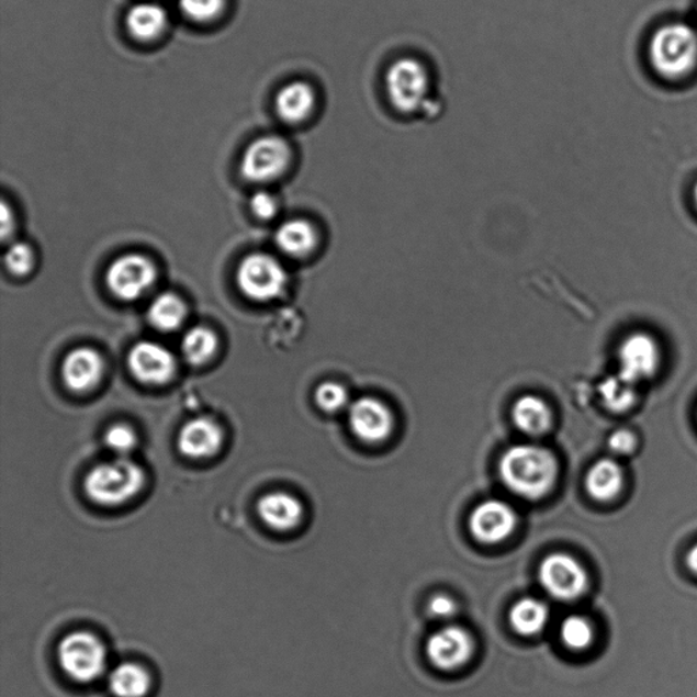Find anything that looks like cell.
Returning a JSON list of instances; mask_svg holds the SVG:
<instances>
[{
    "instance_id": "9c48e42d",
    "label": "cell",
    "mask_w": 697,
    "mask_h": 697,
    "mask_svg": "<svg viewBox=\"0 0 697 697\" xmlns=\"http://www.w3.org/2000/svg\"><path fill=\"white\" fill-rule=\"evenodd\" d=\"M155 280V266L138 254H128L116 259L106 274L110 291L126 302L142 296Z\"/></svg>"
},
{
    "instance_id": "30bf717a",
    "label": "cell",
    "mask_w": 697,
    "mask_h": 697,
    "mask_svg": "<svg viewBox=\"0 0 697 697\" xmlns=\"http://www.w3.org/2000/svg\"><path fill=\"white\" fill-rule=\"evenodd\" d=\"M620 375L634 384L648 381L659 371L661 350L649 334L628 336L619 349Z\"/></svg>"
},
{
    "instance_id": "d590c367",
    "label": "cell",
    "mask_w": 697,
    "mask_h": 697,
    "mask_svg": "<svg viewBox=\"0 0 697 697\" xmlns=\"http://www.w3.org/2000/svg\"><path fill=\"white\" fill-rule=\"evenodd\" d=\"M11 228H13V217H11V212L9 210L8 206H5V203H3V207H2V236L3 239L5 236H8L11 232Z\"/></svg>"
},
{
    "instance_id": "4dcf8cb0",
    "label": "cell",
    "mask_w": 697,
    "mask_h": 697,
    "mask_svg": "<svg viewBox=\"0 0 697 697\" xmlns=\"http://www.w3.org/2000/svg\"><path fill=\"white\" fill-rule=\"evenodd\" d=\"M105 446L119 457L128 458V453L138 445L137 434L128 425H113L104 436Z\"/></svg>"
},
{
    "instance_id": "e575fe53",
    "label": "cell",
    "mask_w": 697,
    "mask_h": 697,
    "mask_svg": "<svg viewBox=\"0 0 697 697\" xmlns=\"http://www.w3.org/2000/svg\"><path fill=\"white\" fill-rule=\"evenodd\" d=\"M457 605L449 595L438 594L434 595L428 603V614L436 619H450L456 614Z\"/></svg>"
},
{
    "instance_id": "ac0fdd59",
    "label": "cell",
    "mask_w": 697,
    "mask_h": 697,
    "mask_svg": "<svg viewBox=\"0 0 697 697\" xmlns=\"http://www.w3.org/2000/svg\"><path fill=\"white\" fill-rule=\"evenodd\" d=\"M274 106L283 122L297 124L307 121L315 112V90L304 81L289 82L277 93Z\"/></svg>"
},
{
    "instance_id": "1f68e13d",
    "label": "cell",
    "mask_w": 697,
    "mask_h": 697,
    "mask_svg": "<svg viewBox=\"0 0 697 697\" xmlns=\"http://www.w3.org/2000/svg\"><path fill=\"white\" fill-rule=\"evenodd\" d=\"M5 266L15 276H25L30 273L35 263V255L32 248L25 243H16L9 248L4 258Z\"/></svg>"
},
{
    "instance_id": "e0dca14e",
    "label": "cell",
    "mask_w": 697,
    "mask_h": 697,
    "mask_svg": "<svg viewBox=\"0 0 697 697\" xmlns=\"http://www.w3.org/2000/svg\"><path fill=\"white\" fill-rule=\"evenodd\" d=\"M103 360L98 351L88 348L72 350L61 366L64 381L76 393L93 389L103 373Z\"/></svg>"
},
{
    "instance_id": "7a4b0ae2",
    "label": "cell",
    "mask_w": 697,
    "mask_h": 697,
    "mask_svg": "<svg viewBox=\"0 0 697 697\" xmlns=\"http://www.w3.org/2000/svg\"><path fill=\"white\" fill-rule=\"evenodd\" d=\"M145 484V473L138 463L119 457L99 464L85 480L90 501L104 507H117L137 496Z\"/></svg>"
},
{
    "instance_id": "5b68a950",
    "label": "cell",
    "mask_w": 697,
    "mask_h": 697,
    "mask_svg": "<svg viewBox=\"0 0 697 697\" xmlns=\"http://www.w3.org/2000/svg\"><path fill=\"white\" fill-rule=\"evenodd\" d=\"M58 660L61 671L74 682L88 684L103 676L108 654L104 643L95 634L79 631L60 640Z\"/></svg>"
},
{
    "instance_id": "277c9868",
    "label": "cell",
    "mask_w": 697,
    "mask_h": 697,
    "mask_svg": "<svg viewBox=\"0 0 697 697\" xmlns=\"http://www.w3.org/2000/svg\"><path fill=\"white\" fill-rule=\"evenodd\" d=\"M384 85L391 105L398 112L416 113L429 101V72L416 58L396 59L385 71Z\"/></svg>"
},
{
    "instance_id": "5bb4252c",
    "label": "cell",
    "mask_w": 697,
    "mask_h": 697,
    "mask_svg": "<svg viewBox=\"0 0 697 697\" xmlns=\"http://www.w3.org/2000/svg\"><path fill=\"white\" fill-rule=\"evenodd\" d=\"M473 642L461 627L450 626L430 634L427 642V655L430 662L441 671H453L466 663L472 655Z\"/></svg>"
},
{
    "instance_id": "ffe728a7",
    "label": "cell",
    "mask_w": 697,
    "mask_h": 697,
    "mask_svg": "<svg viewBox=\"0 0 697 697\" xmlns=\"http://www.w3.org/2000/svg\"><path fill=\"white\" fill-rule=\"evenodd\" d=\"M168 25V14L157 3H138L128 10L126 26L134 38L139 42H151L166 32Z\"/></svg>"
},
{
    "instance_id": "7c38bea8",
    "label": "cell",
    "mask_w": 697,
    "mask_h": 697,
    "mask_svg": "<svg viewBox=\"0 0 697 697\" xmlns=\"http://www.w3.org/2000/svg\"><path fill=\"white\" fill-rule=\"evenodd\" d=\"M517 525V514L509 504L502 501H486L479 504L470 515V531L484 543H497L506 540Z\"/></svg>"
},
{
    "instance_id": "484cf974",
    "label": "cell",
    "mask_w": 697,
    "mask_h": 697,
    "mask_svg": "<svg viewBox=\"0 0 697 697\" xmlns=\"http://www.w3.org/2000/svg\"><path fill=\"white\" fill-rule=\"evenodd\" d=\"M147 316L158 331L171 333L184 322L186 305L176 294L162 293L151 303Z\"/></svg>"
},
{
    "instance_id": "44dd1931",
    "label": "cell",
    "mask_w": 697,
    "mask_h": 697,
    "mask_svg": "<svg viewBox=\"0 0 697 697\" xmlns=\"http://www.w3.org/2000/svg\"><path fill=\"white\" fill-rule=\"evenodd\" d=\"M552 411L540 396H520L513 406V421L519 430L530 436L546 434L552 425Z\"/></svg>"
},
{
    "instance_id": "7402d4cb",
    "label": "cell",
    "mask_w": 697,
    "mask_h": 697,
    "mask_svg": "<svg viewBox=\"0 0 697 697\" xmlns=\"http://www.w3.org/2000/svg\"><path fill=\"white\" fill-rule=\"evenodd\" d=\"M276 243L289 257L303 258L314 251L317 235L314 225L308 221L291 220L277 229Z\"/></svg>"
},
{
    "instance_id": "9a60e30c",
    "label": "cell",
    "mask_w": 697,
    "mask_h": 697,
    "mask_svg": "<svg viewBox=\"0 0 697 697\" xmlns=\"http://www.w3.org/2000/svg\"><path fill=\"white\" fill-rule=\"evenodd\" d=\"M223 445V430L213 419L200 417L191 419L181 428L178 447L181 453L191 459L214 457Z\"/></svg>"
},
{
    "instance_id": "8d00e7d4",
    "label": "cell",
    "mask_w": 697,
    "mask_h": 697,
    "mask_svg": "<svg viewBox=\"0 0 697 697\" xmlns=\"http://www.w3.org/2000/svg\"><path fill=\"white\" fill-rule=\"evenodd\" d=\"M687 565L688 569L697 575V542L689 549L687 554Z\"/></svg>"
},
{
    "instance_id": "8fae6325",
    "label": "cell",
    "mask_w": 697,
    "mask_h": 697,
    "mask_svg": "<svg viewBox=\"0 0 697 697\" xmlns=\"http://www.w3.org/2000/svg\"><path fill=\"white\" fill-rule=\"evenodd\" d=\"M351 432L367 443H379L389 438L394 428L390 407L375 396H362L349 405Z\"/></svg>"
},
{
    "instance_id": "f546056e",
    "label": "cell",
    "mask_w": 697,
    "mask_h": 697,
    "mask_svg": "<svg viewBox=\"0 0 697 697\" xmlns=\"http://www.w3.org/2000/svg\"><path fill=\"white\" fill-rule=\"evenodd\" d=\"M179 8L191 21L210 22L223 13L225 0H179Z\"/></svg>"
},
{
    "instance_id": "836d02e7",
    "label": "cell",
    "mask_w": 697,
    "mask_h": 697,
    "mask_svg": "<svg viewBox=\"0 0 697 697\" xmlns=\"http://www.w3.org/2000/svg\"><path fill=\"white\" fill-rule=\"evenodd\" d=\"M252 213L262 220L273 218L277 213V202L268 192L259 191L249 201Z\"/></svg>"
},
{
    "instance_id": "83f0119b",
    "label": "cell",
    "mask_w": 697,
    "mask_h": 697,
    "mask_svg": "<svg viewBox=\"0 0 697 697\" xmlns=\"http://www.w3.org/2000/svg\"><path fill=\"white\" fill-rule=\"evenodd\" d=\"M560 637L566 648L575 651L586 650L593 643L594 627L586 617L572 615L561 622Z\"/></svg>"
},
{
    "instance_id": "d6a6232c",
    "label": "cell",
    "mask_w": 697,
    "mask_h": 697,
    "mask_svg": "<svg viewBox=\"0 0 697 697\" xmlns=\"http://www.w3.org/2000/svg\"><path fill=\"white\" fill-rule=\"evenodd\" d=\"M608 447L616 457L631 456L638 447L637 435L629 429H617L616 432L610 435Z\"/></svg>"
},
{
    "instance_id": "d4e9b609",
    "label": "cell",
    "mask_w": 697,
    "mask_h": 697,
    "mask_svg": "<svg viewBox=\"0 0 697 697\" xmlns=\"http://www.w3.org/2000/svg\"><path fill=\"white\" fill-rule=\"evenodd\" d=\"M637 385L627 381L620 373L606 378L599 384V398L606 409L614 413H626L637 404Z\"/></svg>"
},
{
    "instance_id": "d6986e66",
    "label": "cell",
    "mask_w": 697,
    "mask_h": 697,
    "mask_svg": "<svg viewBox=\"0 0 697 697\" xmlns=\"http://www.w3.org/2000/svg\"><path fill=\"white\" fill-rule=\"evenodd\" d=\"M626 473L614 458L595 462L586 475V490L594 501L608 503L625 490Z\"/></svg>"
},
{
    "instance_id": "52a82bcc",
    "label": "cell",
    "mask_w": 697,
    "mask_h": 697,
    "mask_svg": "<svg viewBox=\"0 0 697 697\" xmlns=\"http://www.w3.org/2000/svg\"><path fill=\"white\" fill-rule=\"evenodd\" d=\"M543 591L559 600L581 598L588 588V574L575 558L566 553H552L542 560L538 569Z\"/></svg>"
},
{
    "instance_id": "6da1fadb",
    "label": "cell",
    "mask_w": 697,
    "mask_h": 697,
    "mask_svg": "<svg viewBox=\"0 0 697 697\" xmlns=\"http://www.w3.org/2000/svg\"><path fill=\"white\" fill-rule=\"evenodd\" d=\"M558 461L541 446L518 445L503 453L501 477L504 485L518 496L540 498L553 488L558 480Z\"/></svg>"
},
{
    "instance_id": "f1b7e54d",
    "label": "cell",
    "mask_w": 697,
    "mask_h": 697,
    "mask_svg": "<svg viewBox=\"0 0 697 697\" xmlns=\"http://www.w3.org/2000/svg\"><path fill=\"white\" fill-rule=\"evenodd\" d=\"M315 401L322 411L327 413L341 412L349 405L348 390L341 383L325 382L316 389Z\"/></svg>"
},
{
    "instance_id": "cb8c5ba5",
    "label": "cell",
    "mask_w": 697,
    "mask_h": 697,
    "mask_svg": "<svg viewBox=\"0 0 697 697\" xmlns=\"http://www.w3.org/2000/svg\"><path fill=\"white\" fill-rule=\"evenodd\" d=\"M549 620V608L542 600L524 598L513 606L509 621L519 634L531 637L541 632Z\"/></svg>"
},
{
    "instance_id": "74e56055",
    "label": "cell",
    "mask_w": 697,
    "mask_h": 697,
    "mask_svg": "<svg viewBox=\"0 0 697 697\" xmlns=\"http://www.w3.org/2000/svg\"><path fill=\"white\" fill-rule=\"evenodd\" d=\"M694 198H695V203H696V206H697V184H696L695 190H694Z\"/></svg>"
},
{
    "instance_id": "603a6c76",
    "label": "cell",
    "mask_w": 697,
    "mask_h": 697,
    "mask_svg": "<svg viewBox=\"0 0 697 697\" xmlns=\"http://www.w3.org/2000/svg\"><path fill=\"white\" fill-rule=\"evenodd\" d=\"M110 688L116 697H146L150 693L151 677L138 663L124 662L113 668Z\"/></svg>"
},
{
    "instance_id": "8992f818",
    "label": "cell",
    "mask_w": 697,
    "mask_h": 697,
    "mask_svg": "<svg viewBox=\"0 0 697 697\" xmlns=\"http://www.w3.org/2000/svg\"><path fill=\"white\" fill-rule=\"evenodd\" d=\"M286 282L285 269L279 260L268 254L248 255L237 270L240 291L257 302H269L279 297Z\"/></svg>"
},
{
    "instance_id": "2e32d148",
    "label": "cell",
    "mask_w": 697,
    "mask_h": 697,
    "mask_svg": "<svg viewBox=\"0 0 697 697\" xmlns=\"http://www.w3.org/2000/svg\"><path fill=\"white\" fill-rule=\"evenodd\" d=\"M258 514L265 525L277 531L296 529L302 522L304 508L297 497L286 492H273L260 498Z\"/></svg>"
},
{
    "instance_id": "ba28073f",
    "label": "cell",
    "mask_w": 697,
    "mask_h": 697,
    "mask_svg": "<svg viewBox=\"0 0 697 697\" xmlns=\"http://www.w3.org/2000/svg\"><path fill=\"white\" fill-rule=\"evenodd\" d=\"M292 151L279 135H265L249 144L241 158V173L247 180L269 181L285 172Z\"/></svg>"
},
{
    "instance_id": "4fadbf2b",
    "label": "cell",
    "mask_w": 697,
    "mask_h": 697,
    "mask_svg": "<svg viewBox=\"0 0 697 697\" xmlns=\"http://www.w3.org/2000/svg\"><path fill=\"white\" fill-rule=\"evenodd\" d=\"M128 367L139 382L162 384L173 376L176 361L171 351L160 344L144 341L130 351Z\"/></svg>"
},
{
    "instance_id": "3957f363",
    "label": "cell",
    "mask_w": 697,
    "mask_h": 697,
    "mask_svg": "<svg viewBox=\"0 0 697 697\" xmlns=\"http://www.w3.org/2000/svg\"><path fill=\"white\" fill-rule=\"evenodd\" d=\"M651 65L662 77L687 76L697 65V32L684 22L663 25L651 37Z\"/></svg>"
},
{
    "instance_id": "4316f807",
    "label": "cell",
    "mask_w": 697,
    "mask_h": 697,
    "mask_svg": "<svg viewBox=\"0 0 697 697\" xmlns=\"http://www.w3.org/2000/svg\"><path fill=\"white\" fill-rule=\"evenodd\" d=\"M217 349V337L206 327H194L186 334L181 351L192 366L205 364Z\"/></svg>"
}]
</instances>
